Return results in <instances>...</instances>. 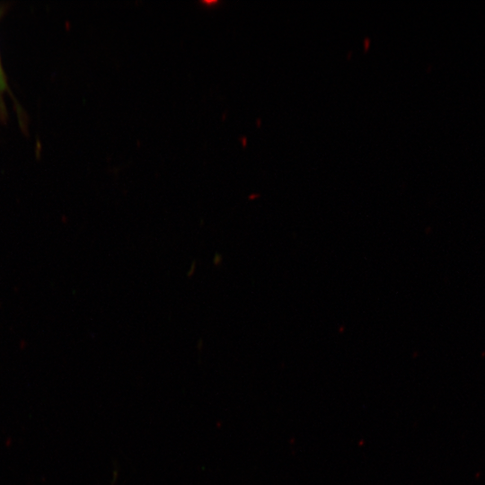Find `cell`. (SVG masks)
Masks as SVG:
<instances>
[{
    "label": "cell",
    "instance_id": "obj_1",
    "mask_svg": "<svg viewBox=\"0 0 485 485\" xmlns=\"http://www.w3.org/2000/svg\"><path fill=\"white\" fill-rule=\"evenodd\" d=\"M5 88V80L4 77L3 70L0 64V91Z\"/></svg>",
    "mask_w": 485,
    "mask_h": 485
}]
</instances>
